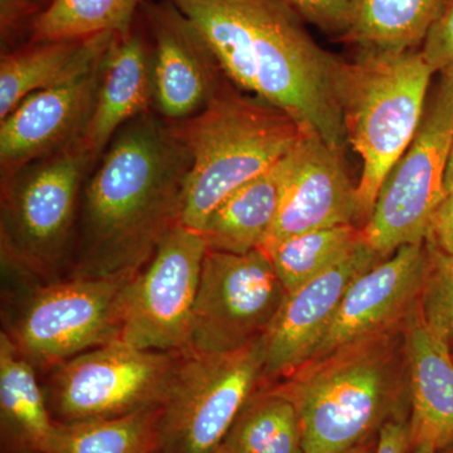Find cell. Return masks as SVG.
Returning <instances> with one entry per match:
<instances>
[{
  "label": "cell",
  "instance_id": "6da1fadb",
  "mask_svg": "<svg viewBox=\"0 0 453 453\" xmlns=\"http://www.w3.org/2000/svg\"><path fill=\"white\" fill-rule=\"evenodd\" d=\"M192 157L153 111L111 140L83 187L65 277L131 279L180 223Z\"/></svg>",
  "mask_w": 453,
  "mask_h": 453
},
{
  "label": "cell",
  "instance_id": "7a4b0ae2",
  "mask_svg": "<svg viewBox=\"0 0 453 453\" xmlns=\"http://www.w3.org/2000/svg\"><path fill=\"white\" fill-rule=\"evenodd\" d=\"M196 26L226 80L342 154L347 61L323 49L281 0H169Z\"/></svg>",
  "mask_w": 453,
  "mask_h": 453
},
{
  "label": "cell",
  "instance_id": "3957f363",
  "mask_svg": "<svg viewBox=\"0 0 453 453\" xmlns=\"http://www.w3.org/2000/svg\"><path fill=\"white\" fill-rule=\"evenodd\" d=\"M405 324L342 345L266 384L294 404L305 453L347 452L386 423L410 417Z\"/></svg>",
  "mask_w": 453,
  "mask_h": 453
},
{
  "label": "cell",
  "instance_id": "277c9868",
  "mask_svg": "<svg viewBox=\"0 0 453 453\" xmlns=\"http://www.w3.org/2000/svg\"><path fill=\"white\" fill-rule=\"evenodd\" d=\"M169 124L192 157L180 225L196 232L226 196L281 160L306 134L281 110L228 80L203 111Z\"/></svg>",
  "mask_w": 453,
  "mask_h": 453
},
{
  "label": "cell",
  "instance_id": "5b68a950",
  "mask_svg": "<svg viewBox=\"0 0 453 453\" xmlns=\"http://www.w3.org/2000/svg\"><path fill=\"white\" fill-rule=\"evenodd\" d=\"M98 159L77 138L2 178V267L40 281L65 279L83 187Z\"/></svg>",
  "mask_w": 453,
  "mask_h": 453
},
{
  "label": "cell",
  "instance_id": "8992f818",
  "mask_svg": "<svg viewBox=\"0 0 453 453\" xmlns=\"http://www.w3.org/2000/svg\"><path fill=\"white\" fill-rule=\"evenodd\" d=\"M434 76L421 50L362 52L348 62L342 112L348 142L363 162L357 186L360 228L421 127Z\"/></svg>",
  "mask_w": 453,
  "mask_h": 453
},
{
  "label": "cell",
  "instance_id": "52a82bcc",
  "mask_svg": "<svg viewBox=\"0 0 453 453\" xmlns=\"http://www.w3.org/2000/svg\"><path fill=\"white\" fill-rule=\"evenodd\" d=\"M3 270V333L37 372L120 340L131 279L44 282Z\"/></svg>",
  "mask_w": 453,
  "mask_h": 453
},
{
  "label": "cell",
  "instance_id": "ba28073f",
  "mask_svg": "<svg viewBox=\"0 0 453 453\" xmlns=\"http://www.w3.org/2000/svg\"><path fill=\"white\" fill-rule=\"evenodd\" d=\"M264 336L222 354H180L160 405L159 453H213L264 384Z\"/></svg>",
  "mask_w": 453,
  "mask_h": 453
},
{
  "label": "cell",
  "instance_id": "9c48e42d",
  "mask_svg": "<svg viewBox=\"0 0 453 453\" xmlns=\"http://www.w3.org/2000/svg\"><path fill=\"white\" fill-rule=\"evenodd\" d=\"M453 135V79L440 76L429 95L416 136L387 175L362 240L380 257L423 243L438 205L447 196L445 178Z\"/></svg>",
  "mask_w": 453,
  "mask_h": 453
},
{
  "label": "cell",
  "instance_id": "30bf717a",
  "mask_svg": "<svg viewBox=\"0 0 453 453\" xmlns=\"http://www.w3.org/2000/svg\"><path fill=\"white\" fill-rule=\"evenodd\" d=\"M180 354L116 340L53 366L42 381L56 422L116 418L160 407Z\"/></svg>",
  "mask_w": 453,
  "mask_h": 453
},
{
  "label": "cell",
  "instance_id": "8fae6325",
  "mask_svg": "<svg viewBox=\"0 0 453 453\" xmlns=\"http://www.w3.org/2000/svg\"><path fill=\"white\" fill-rule=\"evenodd\" d=\"M288 291L262 250H208L193 311L192 351L222 354L261 339Z\"/></svg>",
  "mask_w": 453,
  "mask_h": 453
},
{
  "label": "cell",
  "instance_id": "7c38bea8",
  "mask_svg": "<svg viewBox=\"0 0 453 453\" xmlns=\"http://www.w3.org/2000/svg\"><path fill=\"white\" fill-rule=\"evenodd\" d=\"M207 246L195 229L175 226L125 296L121 342L144 350L192 351V320Z\"/></svg>",
  "mask_w": 453,
  "mask_h": 453
},
{
  "label": "cell",
  "instance_id": "4fadbf2b",
  "mask_svg": "<svg viewBox=\"0 0 453 453\" xmlns=\"http://www.w3.org/2000/svg\"><path fill=\"white\" fill-rule=\"evenodd\" d=\"M118 33L89 38L82 56L58 81L33 92L0 120L2 178L32 160L81 138Z\"/></svg>",
  "mask_w": 453,
  "mask_h": 453
},
{
  "label": "cell",
  "instance_id": "5bb4252c",
  "mask_svg": "<svg viewBox=\"0 0 453 453\" xmlns=\"http://www.w3.org/2000/svg\"><path fill=\"white\" fill-rule=\"evenodd\" d=\"M151 43L153 109L168 122L203 111L226 81L196 26L172 2L142 3Z\"/></svg>",
  "mask_w": 453,
  "mask_h": 453
},
{
  "label": "cell",
  "instance_id": "9a60e30c",
  "mask_svg": "<svg viewBox=\"0 0 453 453\" xmlns=\"http://www.w3.org/2000/svg\"><path fill=\"white\" fill-rule=\"evenodd\" d=\"M383 259L362 240L332 267L288 292L264 335V384L283 380L308 362L350 286Z\"/></svg>",
  "mask_w": 453,
  "mask_h": 453
},
{
  "label": "cell",
  "instance_id": "2e32d148",
  "mask_svg": "<svg viewBox=\"0 0 453 453\" xmlns=\"http://www.w3.org/2000/svg\"><path fill=\"white\" fill-rule=\"evenodd\" d=\"M427 262L426 242L407 244L357 277L308 362L357 339L403 326L418 309Z\"/></svg>",
  "mask_w": 453,
  "mask_h": 453
},
{
  "label": "cell",
  "instance_id": "e0dca14e",
  "mask_svg": "<svg viewBox=\"0 0 453 453\" xmlns=\"http://www.w3.org/2000/svg\"><path fill=\"white\" fill-rule=\"evenodd\" d=\"M342 155L315 134H303L292 149L279 213L262 247L290 235L359 223L357 187Z\"/></svg>",
  "mask_w": 453,
  "mask_h": 453
},
{
  "label": "cell",
  "instance_id": "ac0fdd59",
  "mask_svg": "<svg viewBox=\"0 0 453 453\" xmlns=\"http://www.w3.org/2000/svg\"><path fill=\"white\" fill-rule=\"evenodd\" d=\"M149 37V35H148ZM153 73L150 38L136 29L116 35L98 89L96 105L82 139L97 159L134 119L151 111Z\"/></svg>",
  "mask_w": 453,
  "mask_h": 453
},
{
  "label": "cell",
  "instance_id": "d6986e66",
  "mask_svg": "<svg viewBox=\"0 0 453 453\" xmlns=\"http://www.w3.org/2000/svg\"><path fill=\"white\" fill-rule=\"evenodd\" d=\"M411 387V432L414 447L434 449L453 442V357L416 310L405 324Z\"/></svg>",
  "mask_w": 453,
  "mask_h": 453
},
{
  "label": "cell",
  "instance_id": "ffe728a7",
  "mask_svg": "<svg viewBox=\"0 0 453 453\" xmlns=\"http://www.w3.org/2000/svg\"><path fill=\"white\" fill-rule=\"evenodd\" d=\"M291 151L214 208L199 231L208 250L247 253L264 246L279 213Z\"/></svg>",
  "mask_w": 453,
  "mask_h": 453
},
{
  "label": "cell",
  "instance_id": "44dd1931",
  "mask_svg": "<svg viewBox=\"0 0 453 453\" xmlns=\"http://www.w3.org/2000/svg\"><path fill=\"white\" fill-rule=\"evenodd\" d=\"M37 369L0 333V429L8 453L43 452L55 427Z\"/></svg>",
  "mask_w": 453,
  "mask_h": 453
},
{
  "label": "cell",
  "instance_id": "7402d4cb",
  "mask_svg": "<svg viewBox=\"0 0 453 453\" xmlns=\"http://www.w3.org/2000/svg\"><path fill=\"white\" fill-rule=\"evenodd\" d=\"M443 0H353L342 41L362 52H404L423 43Z\"/></svg>",
  "mask_w": 453,
  "mask_h": 453
},
{
  "label": "cell",
  "instance_id": "603a6c76",
  "mask_svg": "<svg viewBox=\"0 0 453 453\" xmlns=\"http://www.w3.org/2000/svg\"><path fill=\"white\" fill-rule=\"evenodd\" d=\"M160 407L116 418L56 422L42 453H154Z\"/></svg>",
  "mask_w": 453,
  "mask_h": 453
},
{
  "label": "cell",
  "instance_id": "cb8c5ba5",
  "mask_svg": "<svg viewBox=\"0 0 453 453\" xmlns=\"http://www.w3.org/2000/svg\"><path fill=\"white\" fill-rule=\"evenodd\" d=\"M222 445L231 453H305L294 404L266 384L244 404Z\"/></svg>",
  "mask_w": 453,
  "mask_h": 453
},
{
  "label": "cell",
  "instance_id": "d4e9b609",
  "mask_svg": "<svg viewBox=\"0 0 453 453\" xmlns=\"http://www.w3.org/2000/svg\"><path fill=\"white\" fill-rule=\"evenodd\" d=\"M89 38L29 41L19 49L3 52L0 61V120L33 92L64 77L82 56Z\"/></svg>",
  "mask_w": 453,
  "mask_h": 453
},
{
  "label": "cell",
  "instance_id": "484cf974",
  "mask_svg": "<svg viewBox=\"0 0 453 453\" xmlns=\"http://www.w3.org/2000/svg\"><path fill=\"white\" fill-rule=\"evenodd\" d=\"M362 242L360 226L318 229L262 247L286 291L292 292L323 273Z\"/></svg>",
  "mask_w": 453,
  "mask_h": 453
},
{
  "label": "cell",
  "instance_id": "4316f807",
  "mask_svg": "<svg viewBox=\"0 0 453 453\" xmlns=\"http://www.w3.org/2000/svg\"><path fill=\"white\" fill-rule=\"evenodd\" d=\"M140 0H50L28 27L29 41L86 40L125 33L135 23Z\"/></svg>",
  "mask_w": 453,
  "mask_h": 453
},
{
  "label": "cell",
  "instance_id": "83f0119b",
  "mask_svg": "<svg viewBox=\"0 0 453 453\" xmlns=\"http://www.w3.org/2000/svg\"><path fill=\"white\" fill-rule=\"evenodd\" d=\"M426 247L428 262L419 309L429 329L453 353V256L438 251L427 242Z\"/></svg>",
  "mask_w": 453,
  "mask_h": 453
},
{
  "label": "cell",
  "instance_id": "f1b7e54d",
  "mask_svg": "<svg viewBox=\"0 0 453 453\" xmlns=\"http://www.w3.org/2000/svg\"><path fill=\"white\" fill-rule=\"evenodd\" d=\"M421 52L434 74L453 79V0H443Z\"/></svg>",
  "mask_w": 453,
  "mask_h": 453
},
{
  "label": "cell",
  "instance_id": "f546056e",
  "mask_svg": "<svg viewBox=\"0 0 453 453\" xmlns=\"http://www.w3.org/2000/svg\"><path fill=\"white\" fill-rule=\"evenodd\" d=\"M303 20L342 40L350 22L353 0H281Z\"/></svg>",
  "mask_w": 453,
  "mask_h": 453
},
{
  "label": "cell",
  "instance_id": "4dcf8cb0",
  "mask_svg": "<svg viewBox=\"0 0 453 453\" xmlns=\"http://www.w3.org/2000/svg\"><path fill=\"white\" fill-rule=\"evenodd\" d=\"M50 2V0H0L3 41L9 38V35H16L23 26L29 27Z\"/></svg>",
  "mask_w": 453,
  "mask_h": 453
},
{
  "label": "cell",
  "instance_id": "1f68e13d",
  "mask_svg": "<svg viewBox=\"0 0 453 453\" xmlns=\"http://www.w3.org/2000/svg\"><path fill=\"white\" fill-rule=\"evenodd\" d=\"M426 242L445 255L453 256V193L447 195L434 211Z\"/></svg>",
  "mask_w": 453,
  "mask_h": 453
},
{
  "label": "cell",
  "instance_id": "d6a6232c",
  "mask_svg": "<svg viewBox=\"0 0 453 453\" xmlns=\"http://www.w3.org/2000/svg\"><path fill=\"white\" fill-rule=\"evenodd\" d=\"M412 432L410 417L393 419L378 434L377 453H412Z\"/></svg>",
  "mask_w": 453,
  "mask_h": 453
},
{
  "label": "cell",
  "instance_id": "836d02e7",
  "mask_svg": "<svg viewBox=\"0 0 453 453\" xmlns=\"http://www.w3.org/2000/svg\"><path fill=\"white\" fill-rule=\"evenodd\" d=\"M378 434L368 438V440L363 441V442L357 443V446L351 447L344 453H377L378 449Z\"/></svg>",
  "mask_w": 453,
  "mask_h": 453
},
{
  "label": "cell",
  "instance_id": "e575fe53",
  "mask_svg": "<svg viewBox=\"0 0 453 453\" xmlns=\"http://www.w3.org/2000/svg\"><path fill=\"white\" fill-rule=\"evenodd\" d=\"M445 188L447 195L453 193V135L451 142V149H449V164H447Z\"/></svg>",
  "mask_w": 453,
  "mask_h": 453
},
{
  "label": "cell",
  "instance_id": "d590c367",
  "mask_svg": "<svg viewBox=\"0 0 453 453\" xmlns=\"http://www.w3.org/2000/svg\"><path fill=\"white\" fill-rule=\"evenodd\" d=\"M412 453H434V447L431 443H422V445L414 447Z\"/></svg>",
  "mask_w": 453,
  "mask_h": 453
},
{
  "label": "cell",
  "instance_id": "8d00e7d4",
  "mask_svg": "<svg viewBox=\"0 0 453 453\" xmlns=\"http://www.w3.org/2000/svg\"><path fill=\"white\" fill-rule=\"evenodd\" d=\"M434 453H453V442L442 449H434Z\"/></svg>",
  "mask_w": 453,
  "mask_h": 453
},
{
  "label": "cell",
  "instance_id": "74e56055",
  "mask_svg": "<svg viewBox=\"0 0 453 453\" xmlns=\"http://www.w3.org/2000/svg\"><path fill=\"white\" fill-rule=\"evenodd\" d=\"M213 453H231L228 451V449H226L225 446L220 445L219 449H216Z\"/></svg>",
  "mask_w": 453,
  "mask_h": 453
},
{
  "label": "cell",
  "instance_id": "f35d334b",
  "mask_svg": "<svg viewBox=\"0 0 453 453\" xmlns=\"http://www.w3.org/2000/svg\"><path fill=\"white\" fill-rule=\"evenodd\" d=\"M17 453H40V452H35V451H22V452H17Z\"/></svg>",
  "mask_w": 453,
  "mask_h": 453
},
{
  "label": "cell",
  "instance_id": "ab89813d",
  "mask_svg": "<svg viewBox=\"0 0 453 453\" xmlns=\"http://www.w3.org/2000/svg\"><path fill=\"white\" fill-rule=\"evenodd\" d=\"M154 453H159V451H155Z\"/></svg>",
  "mask_w": 453,
  "mask_h": 453
},
{
  "label": "cell",
  "instance_id": "60d3db41",
  "mask_svg": "<svg viewBox=\"0 0 453 453\" xmlns=\"http://www.w3.org/2000/svg\"><path fill=\"white\" fill-rule=\"evenodd\" d=\"M452 357H453V353H452Z\"/></svg>",
  "mask_w": 453,
  "mask_h": 453
}]
</instances>
